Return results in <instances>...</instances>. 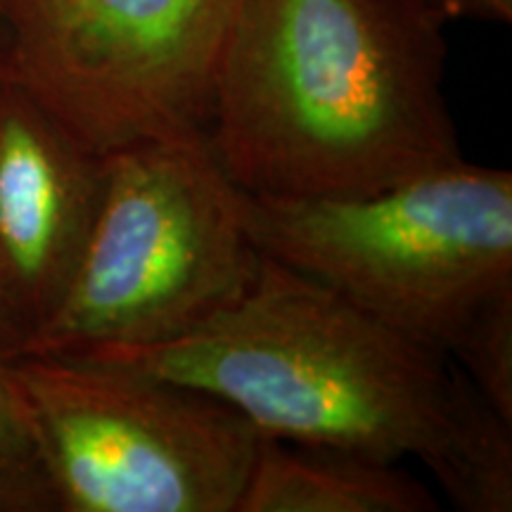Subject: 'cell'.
Returning a JSON list of instances; mask_svg holds the SVG:
<instances>
[{
  "instance_id": "8fae6325",
  "label": "cell",
  "mask_w": 512,
  "mask_h": 512,
  "mask_svg": "<svg viewBox=\"0 0 512 512\" xmlns=\"http://www.w3.org/2000/svg\"><path fill=\"white\" fill-rule=\"evenodd\" d=\"M448 358H456L477 392L512 422V285L472 313Z\"/></svg>"
},
{
  "instance_id": "4fadbf2b",
  "label": "cell",
  "mask_w": 512,
  "mask_h": 512,
  "mask_svg": "<svg viewBox=\"0 0 512 512\" xmlns=\"http://www.w3.org/2000/svg\"><path fill=\"white\" fill-rule=\"evenodd\" d=\"M29 344V325L12 304L3 280H0V361H15L24 356Z\"/></svg>"
},
{
  "instance_id": "6da1fadb",
  "label": "cell",
  "mask_w": 512,
  "mask_h": 512,
  "mask_svg": "<svg viewBox=\"0 0 512 512\" xmlns=\"http://www.w3.org/2000/svg\"><path fill=\"white\" fill-rule=\"evenodd\" d=\"M446 24L425 0H242L207 121L249 195L363 197L458 162Z\"/></svg>"
},
{
  "instance_id": "9c48e42d",
  "label": "cell",
  "mask_w": 512,
  "mask_h": 512,
  "mask_svg": "<svg viewBox=\"0 0 512 512\" xmlns=\"http://www.w3.org/2000/svg\"><path fill=\"white\" fill-rule=\"evenodd\" d=\"M422 463L437 477L453 508L512 510V422L477 392L456 363L444 430Z\"/></svg>"
},
{
  "instance_id": "7a4b0ae2",
  "label": "cell",
  "mask_w": 512,
  "mask_h": 512,
  "mask_svg": "<svg viewBox=\"0 0 512 512\" xmlns=\"http://www.w3.org/2000/svg\"><path fill=\"white\" fill-rule=\"evenodd\" d=\"M76 358L124 363L204 389L238 408L264 437L389 463L430 456L453 382L446 354L268 256L238 302L188 335Z\"/></svg>"
},
{
  "instance_id": "3957f363",
  "label": "cell",
  "mask_w": 512,
  "mask_h": 512,
  "mask_svg": "<svg viewBox=\"0 0 512 512\" xmlns=\"http://www.w3.org/2000/svg\"><path fill=\"white\" fill-rule=\"evenodd\" d=\"M264 254L207 133L105 155L98 211L60 302L24 356H93L164 344L238 302Z\"/></svg>"
},
{
  "instance_id": "5bb4252c",
  "label": "cell",
  "mask_w": 512,
  "mask_h": 512,
  "mask_svg": "<svg viewBox=\"0 0 512 512\" xmlns=\"http://www.w3.org/2000/svg\"><path fill=\"white\" fill-rule=\"evenodd\" d=\"M12 79V43L10 29L5 24L3 10H0V81Z\"/></svg>"
},
{
  "instance_id": "8992f818",
  "label": "cell",
  "mask_w": 512,
  "mask_h": 512,
  "mask_svg": "<svg viewBox=\"0 0 512 512\" xmlns=\"http://www.w3.org/2000/svg\"><path fill=\"white\" fill-rule=\"evenodd\" d=\"M242 0H0L12 79L95 152L207 133Z\"/></svg>"
},
{
  "instance_id": "ba28073f",
  "label": "cell",
  "mask_w": 512,
  "mask_h": 512,
  "mask_svg": "<svg viewBox=\"0 0 512 512\" xmlns=\"http://www.w3.org/2000/svg\"><path fill=\"white\" fill-rule=\"evenodd\" d=\"M420 479L389 460L261 434L238 512H437Z\"/></svg>"
},
{
  "instance_id": "5b68a950",
  "label": "cell",
  "mask_w": 512,
  "mask_h": 512,
  "mask_svg": "<svg viewBox=\"0 0 512 512\" xmlns=\"http://www.w3.org/2000/svg\"><path fill=\"white\" fill-rule=\"evenodd\" d=\"M10 370L60 512H238L261 432L219 396L98 358Z\"/></svg>"
},
{
  "instance_id": "7c38bea8",
  "label": "cell",
  "mask_w": 512,
  "mask_h": 512,
  "mask_svg": "<svg viewBox=\"0 0 512 512\" xmlns=\"http://www.w3.org/2000/svg\"><path fill=\"white\" fill-rule=\"evenodd\" d=\"M425 3L448 22L453 19H479V22L496 24L512 22V0H425Z\"/></svg>"
},
{
  "instance_id": "277c9868",
  "label": "cell",
  "mask_w": 512,
  "mask_h": 512,
  "mask_svg": "<svg viewBox=\"0 0 512 512\" xmlns=\"http://www.w3.org/2000/svg\"><path fill=\"white\" fill-rule=\"evenodd\" d=\"M240 211L268 259L446 356L472 313L512 285V174L463 157L363 197L240 190Z\"/></svg>"
},
{
  "instance_id": "52a82bcc",
  "label": "cell",
  "mask_w": 512,
  "mask_h": 512,
  "mask_svg": "<svg viewBox=\"0 0 512 512\" xmlns=\"http://www.w3.org/2000/svg\"><path fill=\"white\" fill-rule=\"evenodd\" d=\"M105 183V155L15 79L0 81V280L29 337L60 302Z\"/></svg>"
},
{
  "instance_id": "30bf717a",
  "label": "cell",
  "mask_w": 512,
  "mask_h": 512,
  "mask_svg": "<svg viewBox=\"0 0 512 512\" xmlns=\"http://www.w3.org/2000/svg\"><path fill=\"white\" fill-rule=\"evenodd\" d=\"M0 512H60L10 361H0Z\"/></svg>"
}]
</instances>
